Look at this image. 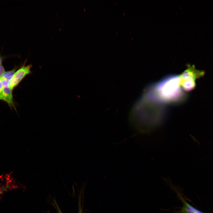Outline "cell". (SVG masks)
<instances>
[{
  "instance_id": "obj_2",
  "label": "cell",
  "mask_w": 213,
  "mask_h": 213,
  "mask_svg": "<svg viewBox=\"0 0 213 213\" xmlns=\"http://www.w3.org/2000/svg\"><path fill=\"white\" fill-rule=\"evenodd\" d=\"M205 73L204 70L197 69L194 65L187 64L186 69L178 75L180 86L186 91L193 90L196 87V80L203 77Z\"/></svg>"
},
{
  "instance_id": "obj_5",
  "label": "cell",
  "mask_w": 213,
  "mask_h": 213,
  "mask_svg": "<svg viewBox=\"0 0 213 213\" xmlns=\"http://www.w3.org/2000/svg\"><path fill=\"white\" fill-rule=\"evenodd\" d=\"M0 99L5 101L10 106L15 108L12 90L9 87H3L2 91L0 93Z\"/></svg>"
},
{
  "instance_id": "obj_9",
  "label": "cell",
  "mask_w": 213,
  "mask_h": 213,
  "mask_svg": "<svg viewBox=\"0 0 213 213\" xmlns=\"http://www.w3.org/2000/svg\"><path fill=\"white\" fill-rule=\"evenodd\" d=\"M3 88V86L1 82V80H0V93L1 91Z\"/></svg>"
},
{
  "instance_id": "obj_11",
  "label": "cell",
  "mask_w": 213,
  "mask_h": 213,
  "mask_svg": "<svg viewBox=\"0 0 213 213\" xmlns=\"http://www.w3.org/2000/svg\"><path fill=\"white\" fill-rule=\"evenodd\" d=\"M59 213H62L61 212V211H60V210H59Z\"/></svg>"
},
{
  "instance_id": "obj_1",
  "label": "cell",
  "mask_w": 213,
  "mask_h": 213,
  "mask_svg": "<svg viewBox=\"0 0 213 213\" xmlns=\"http://www.w3.org/2000/svg\"><path fill=\"white\" fill-rule=\"evenodd\" d=\"M155 92L159 98L167 102L178 101L182 94L178 75L167 76L159 82Z\"/></svg>"
},
{
  "instance_id": "obj_3",
  "label": "cell",
  "mask_w": 213,
  "mask_h": 213,
  "mask_svg": "<svg viewBox=\"0 0 213 213\" xmlns=\"http://www.w3.org/2000/svg\"><path fill=\"white\" fill-rule=\"evenodd\" d=\"M26 60L23 65L15 72L10 80L9 84V88L12 90L17 86L22 80L27 75L31 72V64L25 65Z\"/></svg>"
},
{
  "instance_id": "obj_6",
  "label": "cell",
  "mask_w": 213,
  "mask_h": 213,
  "mask_svg": "<svg viewBox=\"0 0 213 213\" xmlns=\"http://www.w3.org/2000/svg\"><path fill=\"white\" fill-rule=\"evenodd\" d=\"M16 69H14L10 71L5 72L1 78L5 79L10 81L15 72Z\"/></svg>"
},
{
  "instance_id": "obj_4",
  "label": "cell",
  "mask_w": 213,
  "mask_h": 213,
  "mask_svg": "<svg viewBox=\"0 0 213 213\" xmlns=\"http://www.w3.org/2000/svg\"><path fill=\"white\" fill-rule=\"evenodd\" d=\"M178 197L183 203V206L180 210L177 211L176 213H202L188 203L182 196L181 194L176 191Z\"/></svg>"
},
{
  "instance_id": "obj_8",
  "label": "cell",
  "mask_w": 213,
  "mask_h": 213,
  "mask_svg": "<svg viewBox=\"0 0 213 213\" xmlns=\"http://www.w3.org/2000/svg\"><path fill=\"white\" fill-rule=\"evenodd\" d=\"M5 72L4 69L2 65L0 66V78H1L3 73Z\"/></svg>"
},
{
  "instance_id": "obj_10",
  "label": "cell",
  "mask_w": 213,
  "mask_h": 213,
  "mask_svg": "<svg viewBox=\"0 0 213 213\" xmlns=\"http://www.w3.org/2000/svg\"><path fill=\"white\" fill-rule=\"evenodd\" d=\"M2 57L0 56V66L2 64Z\"/></svg>"
},
{
  "instance_id": "obj_7",
  "label": "cell",
  "mask_w": 213,
  "mask_h": 213,
  "mask_svg": "<svg viewBox=\"0 0 213 213\" xmlns=\"http://www.w3.org/2000/svg\"><path fill=\"white\" fill-rule=\"evenodd\" d=\"M1 80L3 87H9V81L2 78H1Z\"/></svg>"
}]
</instances>
